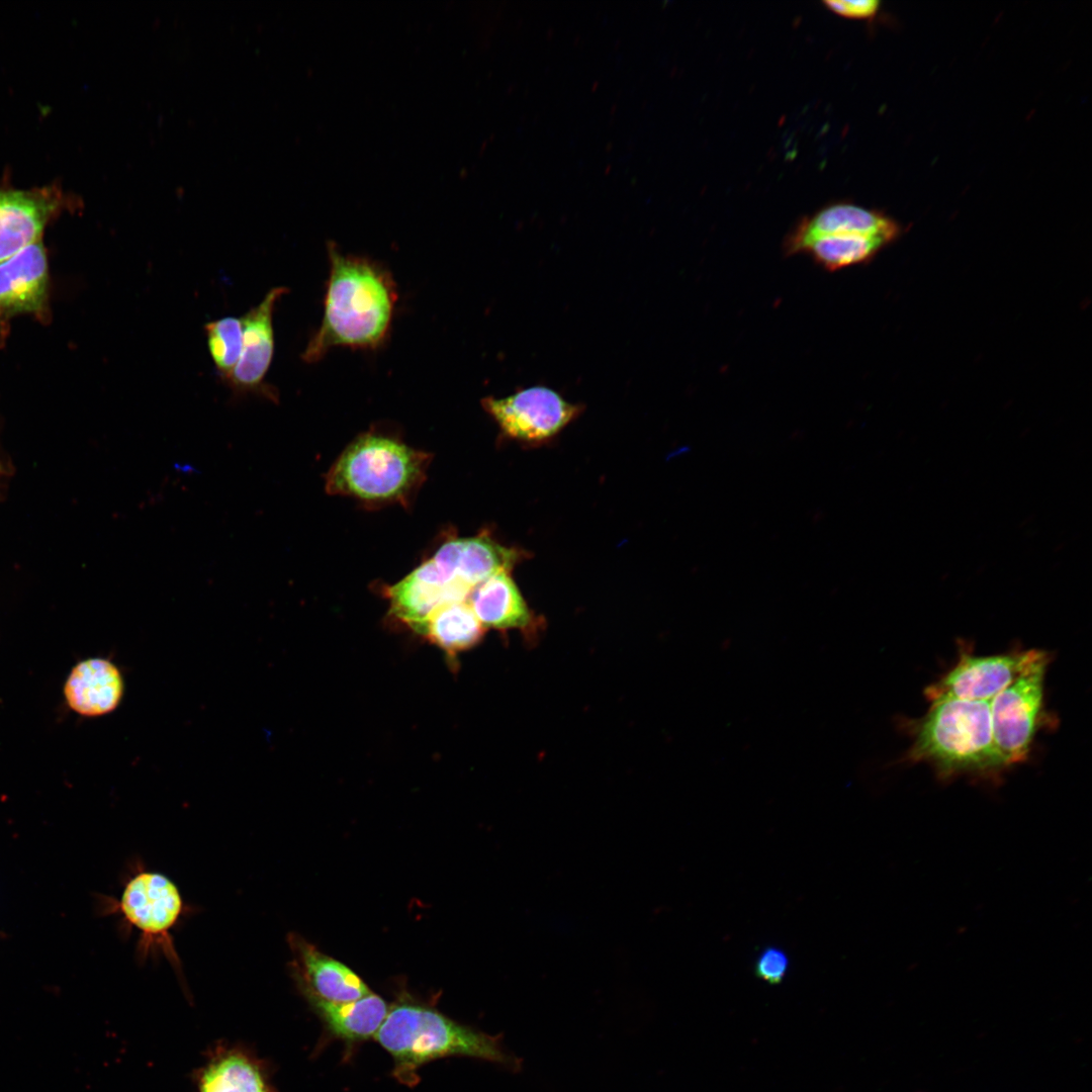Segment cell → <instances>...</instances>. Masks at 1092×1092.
Masks as SVG:
<instances>
[{"instance_id":"cell-1","label":"cell","mask_w":1092,"mask_h":1092,"mask_svg":"<svg viewBox=\"0 0 1092 1092\" xmlns=\"http://www.w3.org/2000/svg\"><path fill=\"white\" fill-rule=\"evenodd\" d=\"M330 276L322 323L301 357L312 363L332 348L376 349L387 339L397 292L389 271L329 243Z\"/></svg>"},{"instance_id":"cell-2","label":"cell","mask_w":1092,"mask_h":1092,"mask_svg":"<svg viewBox=\"0 0 1092 1092\" xmlns=\"http://www.w3.org/2000/svg\"><path fill=\"white\" fill-rule=\"evenodd\" d=\"M374 1038L394 1060L393 1076L407 1086L419 1081L424 1064L449 1056H466L519 1070L521 1061L492 1036L460 1024L422 1004L400 1002L388 1012Z\"/></svg>"},{"instance_id":"cell-3","label":"cell","mask_w":1092,"mask_h":1092,"mask_svg":"<svg viewBox=\"0 0 1092 1092\" xmlns=\"http://www.w3.org/2000/svg\"><path fill=\"white\" fill-rule=\"evenodd\" d=\"M911 734L906 759L930 764L940 779L988 778L1005 768L993 740L990 701L932 703L911 726Z\"/></svg>"},{"instance_id":"cell-4","label":"cell","mask_w":1092,"mask_h":1092,"mask_svg":"<svg viewBox=\"0 0 1092 1092\" xmlns=\"http://www.w3.org/2000/svg\"><path fill=\"white\" fill-rule=\"evenodd\" d=\"M430 458L395 438L366 433L334 462L326 489L368 503L404 505L426 478Z\"/></svg>"},{"instance_id":"cell-5","label":"cell","mask_w":1092,"mask_h":1092,"mask_svg":"<svg viewBox=\"0 0 1092 1092\" xmlns=\"http://www.w3.org/2000/svg\"><path fill=\"white\" fill-rule=\"evenodd\" d=\"M115 907L129 930L134 928L140 933L136 945L139 962L162 956L182 975V964L172 931L188 908L175 883L162 874L135 866Z\"/></svg>"},{"instance_id":"cell-6","label":"cell","mask_w":1092,"mask_h":1092,"mask_svg":"<svg viewBox=\"0 0 1092 1092\" xmlns=\"http://www.w3.org/2000/svg\"><path fill=\"white\" fill-rule=\"evenodd\" d=\"M1050 660L1048 652L1035 649L1022 671L990 701L993 740L1005 767L1028 758L1043 718Z\"/></svg>"},{"instance_id":"cell-7","label":"cell","mask_w":1092,"mask_h":1092,"mask_svg":"<svg viewBox=\"0 0 1092 1092\" xmlns=\"http://www.w3.org/2000/svg\"><path fill=\"white\" fill-rule=\"evenodd\" d=\"M481 405L505 436L524 443L552 439L583 411L545 385L519 388L503 398L487 396Z\"/></svg>"},{"instance_id":"cell-8","label":"cell","mask_w":1092,"mask_h":1092,"mask_svg":"<svg viewBox=\"0 0 1092 1092\" xmlns=\"http://www.w3.org/2000/svg\"><path fill=\"white\" fill-rule=\"evenodd\" d=\"M78 203L57 182L21 189L5 178L0 183V263L41 241L47 225Z\"/></svg>"},{"instance_id":"cell-9","label":"cell","mask_w":1092,"mask_h":1092,"mask_svg":"<svg viewBox=\"0 0 1092 1092\" xmlns=\"http://www.w3.org/2000/svg\"><path fill=\"white\" fill-rule=\"evenodd\" d=\"M1035 649L993 655L962 650L957 664L924 690L929 704L944 700L991 701L1026 666Z\"/></svg>"},{"instance_id":"cell-10","label":"cell","mask_w":1092,"mask_h":1092,"mask_svg":"<svg viewBox=\"0 0 1092 1092\" xmlns=\"http://www.w3.org/2000/svg\"><path fill=\"white\" fill-rule=\"evenodd\" d=\"M288 292L283 286L270 289L259 304L243 316V346L237 365L224 379L234 393H255L273 401L277 394L264 383L274 355L273 311L278 299Z\"/></svg>"},{"instance_id":"cell-11","label":"cell","mask_w":1092,"mask_h":1092,"mask_svg":"<svg viewBox=\"0 0 1092 1092\" xmlns=\"http://www.w3.org/2000/svg\"><path fill=\"white\" fill-rule=\"evenodd\" d=\"M839 234L878 237L891 244L901 236L902 228L881 211L838 202L801 218L786 236L783 251L787 257L803 255L815 240Z\"/></svg>"},{"instance_id":"cell-12","label":"cell","mask_w":1092,"mask_h":1092,"mask_svg":"<svg viewBox=\"0 0 1092 1092\" xmlns=\"http://www.w3.org/2000/svg\"><path fill=\"white\" fill-rule=\"evenodd\" d=\"M291 974L304 997L334 1003L358 1000L369 993L366 983L343 963L325 954L297 933H289Z\"/></svg>"},{"instance_id":"cell-13","label":"cell","mask_w":1092,"mask_h":1092,"mask_svg":"<svg viewBox=\"0 0 1092 1092\" xmlns=\"http://www.w3.org/2000/svg\"><path fill=\"white\" fill-rule=\"evenodd\" d=\"M48 298L49 268L41 241L0 263V324L23 313L42 315Z\"/></svg>"},{"instance_id":"cell-14","label":"cell","mask_w":1092,"mask_h":1092,"mask_svg":"<svg viewBox=\"0 0 1092 1092\" xmlns=\"http://www.w3.org/2000/svg\"><path fill=\"white\" fill-rule=\"evenodd\" d=\"M123 692L119 668L105 658H88L77 663L64 687L68 706L86 717L102 716L115 710Z\"/></svg>"},{"instance_id":"cell-15","label":"cell","mask_w":1092,"mask_h":1092,"mask_svg":"<svg viewBox=\"0 0 1092 1092\" xmlns=\"http://www.w3.org/2000/svg\"><path fill=\"white\" fill-rule=\"evenodd\" d=\"M466 602L484 628H524L531 622L529 608L510 571L495 572L475 585Z\"/></svg>"},{"instance_id":"cell-16","label":"cell","mask_w":1092,"mask_h":1092,"mask_svg":"<svg viewBox=\"0 0 1092 1092\" xmlns=\"http://www.w3.org/2000/svg\"><path fill=\"white\" fill-rule=\"evenodd\" d=\"M305 998L331 1034L348 1042L374 1037L389 1009L386 1002L372 992L344 1003L312 996Z\"/></svg>"},{"instance_id":"cell-17","label":"cell","mask_w":1092,"mask_h":1092,"mask_svg":"<svg viewBox=\"0 0 1092 1092\" xmlns=\"http://www.w3.org/2000/svg\"><path fill=\"white\" fill-rule=\"evenodd\" d=\"M485 628L466 601L443 605L435 610L419 633L443 649L447 655L475 646L483 637Z\"/></svg>"},{"instance_id":"cell-18","label":"cell","mask_w":1092,"mask_h":1092,"mask_svg":"<svg viewBox=\"0 0 1092 1092\" xmlns=\"http://www.w3.org/2000/svg\"><path fill=\"white\" fill-rule=\"evenodd\" d=\"M198 1092H275L258 1064L238 1052H228L202 1070Z\"/></svg>"},{"instance_id":"cell-19","label":"cell","mask_w":1092,"mask_h":1092,"mask_svg":"<svg viewBox=\"0 0 1092 1092\" xmlns=\"http://www.w3.org/2000/svg\"><path fill=\"white\" fill-rule=\"evenodd\" d=\"M889 245L878 237L859 234L830 235L815 240L803 255L809 256L818 267L835 272L867 264Z\"/></svg>"},{"instance_id":"cell-20","label":"cell","mask_w":1092,"mask_h":1092,"mask_svg":"<svg viewBox=\"0 0 1092 1092\" xmlns=\"http://www.w3.org/2000/svg\"><path fill=\"white\" fill-rule=\"evenodd\" d=\"M207 348L213 364L225 379L237 365L243 346L241 317L224 316L204 326Z\"/></svg>"},{"instance_id":"cell-21","label":"cell","mask_w":1092,"mask_h":1092,"mask_svg":"<svg viewBox=\"0 0 1092 1092\" xmlns=\"http://www.w3.org/2000/svg\"><path fill=\"white\" fill-rule=\"evenodd\" d=\"M789 967L790 961L786 951L779 946L769 945L757 954L754 973L758 979L770 985H777L785 979Z\"/></svg>"},{"instance_id":"cell-22","label":"cell","mask_w":1092,"mask_h":1092,"mask_svg":"<svg viewBox=\"0 0 1092 1092\" xmlns=\"http://www.w3.org/2000/svg\"><path fill=\"white\" fill-rule=\"evenodd\" d=\"M823 4L832 12L848 18L864 19L876 15L880 2L877 0H829Z\"/></svg>"}]
</instances>
